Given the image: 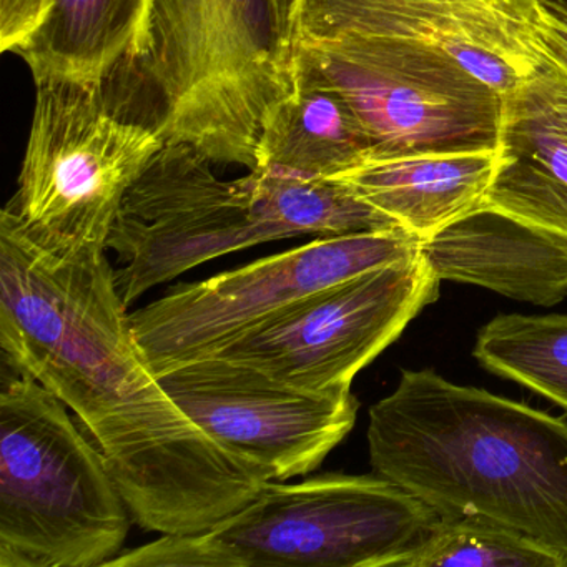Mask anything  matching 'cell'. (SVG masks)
Masks as SVG:
<instances>
[{
    "label": "cell",
    "instance_id": "cell-1",
    "mask_svg": "<svg viewBox=\"0 0 567 567\" xmlns=\"http://www.w3.org/2000/svg\"><path fill=\"white\" fill-rule=\"evenodd\" d=\"M0 344L87 427L142 529L202 533L268 483L168 396L135 343L107 250H45L4 212Z\"/></svg>",
    "mask_w": 567,
    "mask_h": 567
},
{
    "label": "cell",
    "instance_id": "cell-2",
    "mask_svg": "<svg viewBox=\"0 0 567 567\" xmlns=\"http://www.w3.org/2000/svg\"><path fill=\"white\" fill-rule=\"evenodd\" d=\"M378 476L437 516L519 530L567 556V423L433 370H403L370 408Z\"/></svg>",
    "mask_w": 567,
    "mask_h": 567
},
{
    "label": "cell",
    "instance_id": "cell-3",
    "mask_svg": "<svg viewBox=\"0 0 567 567\" xmlns=\"http://www.w3.org/2000/svg\"><path fill=\"white\" fill-rule=\"evenodd\" d=\"M212 164L192 145L167 142L125 195L107 240L124 264L115 280L125 307L198 265L255 245L401 228L341 182L278 168L221 181Z\"/></svg>",
    "mask_w": 567,
    "mask_h": 567
},
{
    "label": "cell",
    "instance_id": "cell-4",
    "mask_svg": "<svg viewBox=\"0 0 567 567\" xmlns=\"http://www.w3.org/2000/svg\"><path fill=\"white\" fill-rule=\"evenodd\" d=\"M295 41L275 0H154L125 74L172 144L254 171L261 127L293 91Z\"/></svg>",
    "mask_w": 567,
    "mask_h": 567
},
{
    "label": "cell",
    "instance_id": "cell-5",
    "mask_svg": "<svg viewBox=\"0 0 567 567\" xmlns=\"http://www.w3.org/2000/svg\"><path fill=\"white\" fill-rule=\"evenodd\" d=\"M381 476L268 481L210 529L122 550L121 567H400L437 519ZM105 566V567H107Z\"/></svg>",
    "mask_w": 567,
    "mask_h": 567
},
{
    "label": "cell",
    "instance_id": "cell-6",
    "mask_svg": "<svg viewBox=\"0 0 567 567\" xmlns=\"http://www.w3.org/2000/svg\"><path fill=\"white\" fill-rule=\"evenodd\" d=\"M16 373L0 393V567H105L131 511L68 406Z\"/></svg>",
    "mask_w": 567,
    "mask_h": 567
},
{
    "label": "cell",
    "instance_id": "cell-7",
    "mask_svg": "<svg viewBox=\"0 0 567 567\" xmlns=\"http://www.w3.org/2000/svg\"><path fill=\"white\" fill-rule=\"evenodd\" d=\"M35 89L18 192L2 212L45 250H107L125 195L167 141L114 75Z\"/></svg>",
    "mask_w": 567,
    "mask_h": 567
},
{
    "label": "cell",
    "instance_id": "cell-8",
    "mask_svg": "<svg viewBox=\"0 0 567 567\" xmlns=\"http://www.w3.org/2000/svg\"><path fill=\"white\" fill-rule=\"evenodd\" d=\"M420 251V238L403 228L320 237L208 280L181 285L128 315V323L158 377L218 353L310 295Z\"/></svg>",
    "mask_w": 567,
    "mask_h": 567
},
{
    "label": "cell",
    "instance_id": "cell-9",
    "mask_svg": "<svg viewBox=\"0 0 567 567\" xmlns=\"http://www.w3.org/2000/svg\"><path fill=\"white\" fill-rule=\"evenodd\" d=\"M297 49L347 99L370 138V157L496 145L501 95L440 45L343 38Z\"/></svg>",
    "mask_w": 567,
    "mask_h": 567
},
{
    "label": "cell",
    "instance_id": "cell-10",
    "mask_svg": "<svg viewBox=\"0 0 567 567\" xmlns=\"http://www.w3.org/2000/svg\"><path fill=\"white\" fill-rule=\"evenodd\" d=\"M440 281L420 251L297 301L215 354L301 390L351 386L436 301Z\"/></svg>",
    "mask_w": 567,
    "mask_h": 567
},
{
    "label": "cell",
    "instance_id": "cell-11",
    "mask_svg": "<svg viewBox=\"0 0 567 567\" xmlns=\"http://www.w3.org/2000/svg\"><path fill=\"white\" fill-rule=\"evenodd\" d=\"M158 380L204 433L268 481L317 470L357 421L351 386L301 390L217 354L172 368Z\"/></svg>",
    "mask_w": 567,
    "mask_h": 567
},
{
    "label": "cell",
    "instance_id": "cell-12",
    "mask_svg": "<svg viewBox=\"0 0 567 567\" xmlns=\"http://www.w3.org/2000/svg\"><path fill=\"white\" fill-rule=\"evenodd\" d=\"M544 0H298L297 42L406 39L483 49L529 75L543 64L536 22Z\"/></svg>",
    "mask_w": 567,
    "mask_h": 567
},
{
    "label": "cell",
    "instance_id": "cell-13",
    "mask_svg": "<svg viewBox=\"0 0 567 567\" xmlns=\"http://www.w3.org/2000/svg\"><path fill=\"white\" fill-rule=\"evenodd\" d=\"M484 207L567 235V69L547 55L501 97Z\"/></svg>",
    "mask_w": 567,
    "mask_h": 567
},
{
    "label": "cell",
    "instance_id": "cell-14",
    "mask_svg": "<svg viewBox=\"0 0 567 567\" xmlns=\"http://www.w3.org/2000/svg\"><path fill=\"white\" fill-rule=\"evenodd\" d=\"M421 255L440 280L539 307L567 297V235L487 207L421 241Z\"/></svg>",
    "mask_w": 567,
    "mask_h": 567
},
{
    "label": "cell",
    "instance_id": "cell-15",
    "mask_svg": "<svg viewBox=\"0 0 567 567\" xmlns=\"http://www.w3.org/2000/svg\"><path fill=\"white\" fill-rule=\"evenodd\" d=\"M494 171L496 145L368 157L331 181L424 241L484 207Z\"/></svg>",
    "mask_w": 567,
    "mask_h": 567
},
{
    "label": "cell",
    "instance_id": "cell-16",
    "mask_svg": "<svg viewBox=\"0 0 567 567\" xmlns=\"http://www.w3.org/2000/svg\"><path fill=\"white\" fill-rule=\"evenodd\" d=\"M370 155V138L347 99L295 48L293 91L265 118L255 168L333 178Z\"/></svg>",
    "mask_w": 567,
    "mask_h": 567
},
{
    "label": "cell",
    "instance_id": "cell-17",
    "mask_svg": "<svg viewBox=\"0 0 567 567\" xmlns=\"http://www.w3.org/2000/svg\"><path fill=\"white\" fill-rule=\"evenodd\" d=\"M154 0H49L41 24L16 54L35 84L102 82L134 54Z\"/></svg>",
    "mask_w": 567,
    "mask_h": 567
},
{
    "label": "cell",
    "instance_id": "cell-18",
    "mask_svg": "<svg viewBox=\"0 0 567 567\" xmlns=\"http://www.w3.org/2000/svg\"><path fill=\"white\" fill-rule=\"evenodd\" d=\"M473 357L567 410V315H499L481 328Z\"/></svg>",
    "mask_w": 567,
    "mask_h": 567
},
{
    "label": "cell",
    "instance_id": "cell-19",
    "mask_svg": "<svg viewBox=\"0 0 567 567\" xmlns=\"http://www.w3.org/2000/svg\"><path fill=\"white\" fill-rule=\"evenodd\" d=\"M566 567L567 556L519 530L471 516H440L400 567Z\"/></svg>",
    "mask_w": 567,
    "mask_h": 567
},
{
    "label": "cell",
    "instance_id": "cell-20",
    "mask_svg": "<svg viewBox=\"0 0 567 567\" xmlns=\"http://www.w3.org/2000/svg\"><path fill=\"white\" fill-rule=\"evenodd\" d=\"M443 49L461 68L466 69L474 79L483 82L491 91L497 92L501 97L516 87L520 79L526 78L520 75L513 65L483 49L460 44L444 45Z\"/></svg>",
    "mask_w": 567,
    "mask_h": 567
},
{
    "label": "cell",
    "instance_id": "cell-21",
    "mask_svg": "<svg viewBox=\"0 0 567 567\" xmlns=\"http://www.w3.org/2000/svg\"><path fill=\"white\" fill-rule=\"evenodd\" d=\"M49 0H0V49L16 52L41 24Z\"/></svg>",
    "mask_w": 567,
    "mask_h": 567
},
{
    "label": "cell",
    "instance_id": "cell-22",
    "mask_svg": "<svg viewBox=\"0 0 567 567\" xmlns=\"http://www.w3.org/2000/svg\"><path fill=\"white\" fill-rule=\"evenodd\" d=\"M536 29L544 55L567 69V0H544Z\"/></svg>",
    "mask_w": 567,
    "mask_h": 567
},
{
    "label": "cell",
    "instance_id": "cell-23",
    "mask_svg": "<svg viewBox=\"0 0 567 567\" xmlns=\"http://www.w3.org/2000/svg\"><path fill=\"white\" fill-rule=\"evenodd\" d=\"M298 0H275L278 18L287 34L295 41V12H297ZM297 45V44H295Z\"/></svg>",
    "mask_w": 567,
    "mask_h": 567
}]
</instances>
